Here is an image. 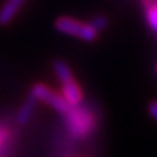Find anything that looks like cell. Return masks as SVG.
<instances>
[{
	"instance_id": "52a82bcc",
	"label": "cell",
	"mask_w": 157,
	"mask_h": 157,
	"mask_svg": "<svg viewBox=\"0 0 157 157\" xmlns=\"http://www.w3.org/2000/svg\"><path fill=\"white\" fill-rule=\"evenodd\" d=\"M144 6L149 26L157 33V0H144Z\"/></svg>"
},
{
	"instance_id": "7a4b0ae2",
	"label": "cell",
	"mask_w": 157,
	"mask_h": 157,
	"mask_svg": "<svg viewBox=\"0 0 157 157\" xmlns=\"http://www.w3.org/2000/svg\"><path fill=\"white\" fill-rule=\"evenodd\" d=\"M32 94L37 98L38 101H43L47 105H50L52 109H55L60 114H67L71 110V106L68 105V102L59 96L58 93L51 90L50 88L45 84H36L32 88Z\"/></svg>"
},
{
	"instance_id": "ba28073f",
	"label": "cell",
	"mask_w": 157,
	"mask_h": 157,
	"mask_svg": "<svg viewBox=\"0 0 157 157\" xmlns=\"http://www.w3.org/2000/svg\"><path fill=\"white\" fill-rule=\"evenodd\" d=\"M89 25L94 29V30H97V32H100V30H102V29H105L106 28V25H107V18L105 17V16H96L94 18H92V21L89 22Z\"/></svg>"
},
{
	"instance_id": "7c38bea8",
	"label": "cell",
	"mask_w": 157,
	"mask_h": 157,
	"mask_svg": "<svg viewBox=\"0 0 157 157\" xmlns=\"http://www.w3.org/2000/svg\"><path fill=\"white\" fill-rule=\"evenodd\" d=\"M143 2H144V0H143Z\"/></svg>"
},
{
	"instance_id": "9c48e42d",
	"label": "cell",
	"mask_w": 157,
	"mask_h": 157,
	"mask_svg": "<svg viewBox=\"0 0 157 157\" xmlns=\"http://www.w3.org/2000/svg\"><path fill=\"white\" fill-rule=\"evenodd\" d=\"M149 114L157 122V101L151 102V105H149Z\"/></svg>"
},
{
	"instance_id": "8992f818",
	"label": "cell",
	"mask_w": 157,
	"mask_h": 157,
	"mask_svg": "<svg viewBox=\"0 0 157 157\" xmlns=\"http://www.w3.org/2000/svg\"><path fill=\"white\" fill-rule=\"evenodd\" d=\"M52 68H54V72L58 77V80L60 81V84H66V82L73 80V76H72V72L70 70V67L67 66L66 62L63 60H55L52 64Z\"/></svg>"
},
{
	"instance_id": "8fae6325",
	"label": "cell",
	"mask_w": 157,
	"mask_h": 157,
	"mask_svg": "<svg viewBox=\"0 0 157 157\" xmlns=\"http://www.w3.org/2000/svg\"><path fill=\"white\" fill-rule=\"evenodd\" d=\"M156 70H157V67H156Z\"/></svg>"
},
{
	"instance_id": "277c9868",
	"label": "cell",
	"mask_w": 157,
	"mask_h": 157,
	"mask_svg": "<svg viewBox=\"0 0 157 157\" xmlns=\"http://www.w3.org/2000/svg\"><path fill=\"white\" fill-rule=\"evenodd\" d=\"M25 0H7L0 9V25H8L18 13Z\"/></svg>"
},
{
	"instance_id": "30bf717a",
	"label": "cell",
	"mask_w": 157,
	"mask_h": 157,
	"mask_svg": "<svg viewBox=\"0 0 157 157\" xmlns=\"http://www.w3.org/2000/svg\"><path fill=\"white\" fill-rule=\"evenodd\" d=\"M2 141H3V134L0 132V145H2Z\"/></svg>"
},
{
	"instance_id": "3957f363",
	"label": "cell",
	"mask_w": 157,
	"mask_h": 157,
	"mask_svg": "<svg viewBox=\"0 0 157 157\" xmlns=\"http://www.w3.org/2000/svg\"><path fill=\"white\" fill-rule=\"evenodd\" d=\"M62 97L68 102L70 106H77L82 101V92L75 78L62 85Z\"/></svg>"
},
{
	"instance_id": "5b68a950",
	"label": "cell",
	"mask_w": 157,
	"mask_h": 157,
	"mask_svg": "<svg viewBox=\"0 0 157 157\" xmlns=\"http://www.w3.org/2000/svg\"><path fill=\"white\" fill-rule=\"evenodd\" d=\"M37 98L34 97L32 93L28 96V98L25 100V102L22 104V106L20 107V110L17 113V123L18 124H26L30 118L33 115V111H34V107H36L37 104Z\"/></svg>"
},
{
	"instance_id": "6da1fadb",
	"label": "cell",
	"mask_w": 157,
	"mask_h": 157,
	"mask_svg": "<svg viewBox=\"0 0 157 157\" xmlns=\"http://www.w3.org/2000/svg\"><path fill=\"white\" fill-rule=\"evenodd\" d=\"M55 28L63 34H68L72 37H77L86 42H92L97 38L98 32L94 30L89 24H82L78 20L72 17H59L55 21Z\"/></svg>"
}]
</instances>
